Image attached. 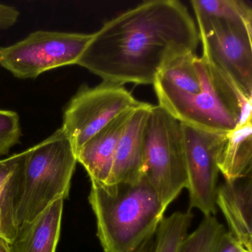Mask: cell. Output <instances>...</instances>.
<instances>
[{
    "instance_id": "cell-10",
    "label": "cell",
    "mask_w": 252,
    "mask_h": 252,
    "mask_svg": "<svg viewBox=\"0 0 252 252\" xmlns=\"http://www.w3.org/2000/svg\"><path fill=\"white\" fill-rule=\"evenodd\" d=\"M152 104L134 110L122 132L106 184L134 182L144 176V131Z\"/></svg>"
},
{
    "instance_id": "cell-9",
    "label": "cell",
    "mask_w": 252,
    "mask_h": 252,
    "mask_svg": "<svg viewBox=\"0 0 252 252\" xmlns=\"http://www.w3.org/2000/svg\"><path fill=\"white\" fill-rule=\"evenodd\" d=\"M189 209L215 216L218 160L227 134L207 132L181 123Z\"/></svg>"
},
{
    "instance_id": "cell-8",
    "label": "cell",
    "mask_w": 252,
    "mask_h": 252,
    "mask_svg": "<svg viewBox=\"0 0 252 252\" xmlns=\"http://www.w3.org/2000/svg\"><path fill=\"white\" fill-rule=\"evenodd\" d=\"M197 23L201 57L252 98V26L218 19Z\"/></svg>"
},
{
    "instance_id": "cell-19",
    "label": "cell",
    "mask_w": 252,
    "mask_h": 252,
    "mask_svg": "<svg viewBox=\"0 0 252 252\" xmlns=\"http://www.w3.org/2000/svg\"><path fill=\"white\" fill-rule=\"evenodd\" d=\"M215 216H206L199 226L187 234L179 252H217L226 232Z\"/></svg>"
},
{
    "instance_id": "cell-5",
    "label": "cell",
    "mask_w": 252,
    "mask_h": 252,
    "mask_svg": "<svg viewBox=\"0 0 252 252\" xmlns=\"http://www.w3.org/2000/svg\"><path fill=\"white\" fill-rule=\"evenodd\" d=\"M144 175L165 209L188 185L181 122L153 105L144 131Z\"/></svg>"
},
{
    "instance_id": "cell-13",
    "label": "cell",
    "mask_w": 252,
    "mask_h": 252,
    "mask_svg": "<svg viewBox=\"0 0 252 252\" xmlns=\"http://www.w3.org/2000/svg\"><path fill=\"white\" fill-rule=\"evenodd\" d=\"M28 154L29 149L0 160V238L8 244L18 232L17 213Z\"/></svg>"
},
{
    "instance_id": "cell-12",
    "label": "cell",
    "mask_w": 252,
    "mask_h": 252,
    "mask_svg": "<svg viewBox=\"0 0 252 252\" xmlns=\"http://www.w3.org/2000/svg\"><path fill=\"white\" fill-rule=\"evenodd\" d=\"M135 110L125 112L115 118L76 152L77 162L85 167L91 180L102 184L108 182L118 142Z\"/></svg>"
},
{
    "instance_id": "cell-16",
    "label": "cell",
    "mask_w": 252,
    "mask_h": 252,
    "mask_svg": "<svg viewBox=\"0 0 252 252\" xmlns=\"http://www.w3.org/2000/svg\"><path fill=\"white\" fill-rule=\"evenodd\" d=\"M196 54H189L175 59L159 73L156 79L176 91L186 94L200 92L201 82L194 65Z\"/></svg>"
},
{
    "instance_id": "cell-11",
    "label": "cell",
    "mask_w": 252,
    "mask_h": 252,
    "mask_svg": "<svg viewBox=\"0 0 252 252\" xmlns=\"http://www.w3.org/2000/svg\"><path fill=\"white\" fill-rule=\"evenodd\" d=\"M216 205L223 214L228 232L245 252H252V175L219 186Z\"/></svg>"
},
{
    "instance_id": "cell-22",
    "label": "cell",
    "mask_w": 252,
    "mask_h": 252,
    "mask_svg": "<svg viewBox=\"0 0 252 252\" xmlns=\"http://www.w3.org/2000/svg\"><path fill=\"white\" fill-rule=\"evenodd\" d=\"M240 246L237 240L231 235V233L226 231L217 252H237Z\"/></svg>"
},
{
    "instance_id": "cell-6",
    "label": "cell",
    "mask_w": 252,
    "mask_h": 252,
    "mask_svg": "<svg viewBox=\"0 0 252 252\" xmlns=\"http://www.w3.org/2000/svg\"><path fill=\"white\" fill-rule=\"evenodd\" d=\"M93 34L38 31L0 48V65L20 79H36L57 67L76 64Z\"/></svg>"
},
{
    "instance_id": "cell-23",
    "label": "cell",
    "mask_w": 252,
    "mask_h": 252,
    "mask_svg": "<svg viewBox=\"0 0 252 252\" xmlns=\"http://www.w3.org/2000/svg\"><path fill=\"white\" fill-rule=\"evenodd\" d=\"M155 234L149 237L134 252H154Z\"/></svg>"
},
{
    "instance_id": "cell-7",
    "label": "cell",
    "mask_w": 252,
    "mask_h": 252,
    "mask_svg": "<svg viewBox=\"0 0 252 252\" xmlns=\"http://www.w3.org/2000/svg\"><path fill=\"white\" fill-rule=\"evenodd\" d=\"M145 104L137 100L123 85L104 81L93 88L82 85L64 107L62 128L76 154L115 118Z\"/></svg>"
},
{
    "instance_id": "cell-17",
    "label": "cell",
    "mask_w": 252,
    "mask_h": 252,
    "mask_svg": "<svg viewBox=\"0 0 252 252\" xmlns=\"http://www.w3.org/2000/svg\"><path fill=\"white\" fill-rule=\"evenodd\" d=\"M196 20L218 19L252 26V11L242 0H191Z\"/></svg>"
},
{
    "instance_id": "cell-3",
    "label": "cell",
    "mask_w": 252,
    "mask_h": 252,
    "mask_svg": "<svg viewBox=\"0 0 252 252\" xmlns=\"http://www.w3.org/2000/svg\"><path fill=\"white\" fill-rule=\"evenodd\" d=\"M194 65L201 82L200 92L186 94L156 79L159 106L181 123L215 133L228 134L252 122V98L203 57L197 56Z\"/></svg>"
},
{
    "instance_id": "cell-21",
    "label": "cell",
    "mask_w": 252,
    "mask_h": 252,
    "mask_svg": "<svg viewBox=\"0 0 252 252\" xmlns=\"http://www.w3.org/2000/svg\"><path fill=\"white\" fill-rule=\"evenodd\" d=\"M20 12L17 8L0 3V29L7 30L18 21Z\"/></svg>"
},
{
    "instance_id": "cell-20",
    "label": "cell",
    "mask_w": 252,
    "mask_h": 252,
    "mask_svg": "<svg viewBox=\"0 0 252 252\" xmlns=\"http://www.w3.org/2000/svg\"><path fill=\"white\" fill-rule=\"evenodd\" d=\"M22 136L20 116L12 110H0V156H5L20 144Z\"/></svg>"
},
{
    "instance_id": "cell-25",
    "label": "cell",
    "mask_w": 252,
    "mask_h": 252,
    "mask_svg": "<svg viewBox=\"0 0 252 252\" xmlns=\"http://www.w3.org/2000/svg\"><path fill=\"white\" fill-rule=\"evenodd\" d=\"M237 252H245L243 250V249H241V248H239L238 251H237Z\"/></svg>"
},
{
    "instance_id": "cell-18",
    "label": "cell",
    "mask_w": 252,
    "mask_h": 252,
    "mask_svg": "<svg viewBox=\"0 0 252 252\" xmlns=\"http://www.w3.org/2000/svg\"><path fill=\"white\" fill-rule=\"evenodd\" d=\"M192 219L190 210L163 217L155 233L154 252H179Z\"/></svg>"
},
{
    "instance_id": "cell-1",
    "label": "cell",
    "mask_w": 252,
    "mask_h": 252,
    "mask_svg": "<svg viewBox=\"0 0 252 252\" xmlns=\"http://www.w3.org/2000/svg\"><path fill=\"white\" fill-rule=\"evenodd\" d=\"M198 30L178 0L142 2L104 23L76 63L104 82L153 85L175 59L196 54Z\"/></svg>"
},
{
    "instance_id": "cell-2",
    "label": "cell",
    "mask_w": 252,
    "mask_h": 252,
    "mask_svg": "<svg viewBox=\"0 0 252 252\" xmlns=\"http://www.w3.org/2000/svg\"><path fill=\"white\" fill-rule=\"evenodd\" d=\"M91 181L88 200L104 252H134L154 235L166 209L144 175L134 182Z\"/></svg>"
},
{
    "instance_id": "cell-4",
    "label": "cell",
    "mask_w": 252,
    "mask_h": 252,
    "mask_svg": "<svg viewBox=\"0 0 252 252\" xmlns=\"http://www.w3.org/2000/svg\"><path fill=\"white\" fill-rule=\"evenodd\" d=\"M76 163L73 146L62 127L29 149L17 209L19 227L33 220L58 199L68 197Z\"/></svg>"
},
{
    "instance_id": "cell-14",
    "label": "cell",
    "mask_w": 252,
    "mask_h": 252,
    "mask_svg": "<svg viewBox=\"0 0 252 252\" xmlns=\"http://www.w3.org/2000/svg\"><path fill=\"white\" fill-rule=\"evenodd\" d=\"M64 200L50 205L35 219L19 227L10 252H56L61 232Z\"/></svg>"
},
{
    "instance_id": "cell-15",
    "label": "cell",
    "mask_w": 252,
    "mask_h": 252,
    "mask_svg": "<svg viewBox=\"0 0 252 252\" xmlns=\"http://www.w3.org/2000/svg\"><path fill=\"white\" fill-rule=\"evenodd\" d=\"M218 168L225 181L252 175V123L237 126L227 134L218 160Z\"/></svg>"
},
{
    "instance_id": "cell-24",
    "label": "cell",
    "mask_w": 252,
    "mask_h": 252,
    "mask_svg": "<svg viewBox=\"0 0 252 252\" xmlns=\"http://www.w3.org/2000/svg\"><path fill=\"white\" fill-rule=\"evenodd\" d=\"M0 252H10L9 245L2 238H0Z\"/></svg>"
}]
</instances>
